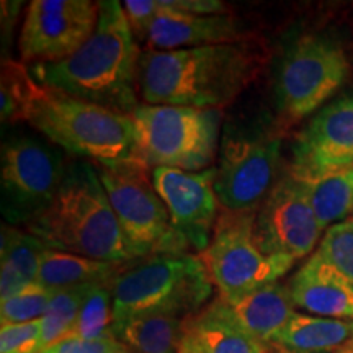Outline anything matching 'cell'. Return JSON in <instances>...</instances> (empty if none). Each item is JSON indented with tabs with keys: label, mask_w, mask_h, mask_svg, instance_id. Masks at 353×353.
<instances>
[{
	"label": "cell",
	"mask_w": 353,
	"mask_h": 353,
	"mask_svg": "<svg viewBox=\"0 0 353 353\" xmlns=\"http://www.w3.org/2000/svg\"><path fill=\"white\" fill-rule=\"evenodd\" d=\"M263 63L262 46L252 37L188 50H148L139 57V94L148 105L223 108L259 77Z\"/></svg>",
	"instance_id": "obj_1"
},
{
	"label": "cell",
	"mask_w": 353,
	"mask_h": 353,
	"mask_svg": "<svg viewBox=\"0 0 353 353\" xmlns=\"http://www.w3.org/2000/svg\"><path fill=\"white\" fill-rule=\"evenodd\" d=\"M99 23L92 37L68 59L33 64L38 83L57 94L131 114L138 105L139 50L123 3L99 2Z\"/></svg>",
	"instance_id": "obj_2"
},
{
	"label": "cell",
	"mask_w": 353,
	"mask_h": 353,
	"mask_svg": "<svg viewBox=\"0 0 353 353\" xmlns=\"http://www.w3.org/2000/svg\"><path fill=\"white\" fill-rule=\"evenodd\" d=\"M25 229L59 252L113 263L141 260L128 244L94 162L69 164L54 201Z\"/></svg>",
	"instance_id": "obj_3"
},
{
	"label": "cell",
	"mask_w": 353,
	"mask_h": 353,
	"mask_svg": "<svg viewBox=\"0 0 353 353\" xmlns=\"http://www.w3.org/2000/svg\"><path fill=\"white\" fill-rule=\"evenodd\" d=\"M213 281L200 255L164 254L128 263L112 283L114 325L143 314L187 319L206 306Z\"/></svg>",
	"instance_id": "obj_4"
},
{
	"label": "cell",
	"mask_w": 353,
	"mask_h": 353,
	"mask_svg": "<svg viewBox=\"0 0 353 353\" xmlns=\"http://www.w3.org/2000/svg\"><path fill=\"white\" fill-rule=\"evenodd\" d=\"M26 121L51 143L94 164H112L134 156L131 114L57 94L46 87Z\"/></svg>",
	"instance_id": "obj_5"
},
{
	"label": "cell",
	"mask_w": 353,
	"mask_h": 353,
	"mask_svg": "<svg viewBox=\"0 0 353 353\" xmlns=\"http://www.w3.org/2000/svg\"><path fill=\"white\" fill-rule=\"evenodd\" d=\"M95 167L128 244L138 259L190 252L188 242L175 229L157 193L151 167L134 156Z\"/></svg>",
	"instance_id": "obj_6"
},
{
	"label": "cell",
	"mask_w": 353,
	"mask_h": 353,
	"mask_svg": "<svg viewBox=\"0 0 353 353\" xmlns=\"http://www.w3.org/2000/svg\"><path fill=\"white\" fill-rule=\"evenodd\" d=\"M211 112L170 105H139L131 113L134 157L154 169H211L216 159V128Z\"/></svg>",
	"instance_id": "obj_7"
},
{
	"label": "cell",
	"mask_w": 353,
	"mask_h": 353,
	"mask_svg": "<svg viewBox=\"0 0 353 353\" xmlns=\"http://www.w3.org/2000/svg\"><path fill=\"white\" fill-rule=\"evenodd\" d=\"M255 211L223 210L210 245L200 257L219 298L232 303L265 285L276 283L296 260L272 257L260 249L255 236Z\"/></svg>",
	"instance_id": "obj_8"
},
{
	"label": "cell",
	"mask_w": 353,
	"mask_h": 353,
	"mask_svg": "<svg viewBox=\"0 0 353 353\" xmlns=\"http://www.w3.org/2000/svg\"><path fill=\"white\" fill-rule=\"evenodd\" d=\"M348 70L339 43L317 34L298 38L285 51L276 70L278 112L288 121L309 117L343 85Z\"/></svg>",
	"instance_id": "obj_9"
},
{
	"label": "cell",
	"mask_w": 353,
	"mask_h": 353,
	"mask_svg": "<svg viewBox=\"0 0 353 353\" xmlns=\"http://www.w3.org/2000/svg\"><path fill=\"white\" fill-rule=\"evenodd\" d=\"M68 165L59 154L28 136L6 141L0 152V208L7 223L26 228L50 208Z\"/></svg>",
	"instance_id": "obj_10"
},
{
	"label": "cell",
	"mask_w": 353,
	"mask_h": 353,
	"mask_svg": "<svg viewBox=\"0 0 353 353\" xmlns=\"http://www.w3.org/2000/svg\"><path fill=\"white\" fill-rule=\"evenodd\" d=\"M281 139L263 130H226L216 165L214 190L226 211L244 213L262 206L272 192Z\"/></svg>",
	"instance_id": "obj_11"
},
{
	"label": "cell",
	"mask_w": 353,
	"mask_h": 353,
	"mask_svg": "<svg viewBox=\"0 0 353 353\" xmlns=\"http://www.w3.org/2000/svg\"><path fill=\"white\" fill-rule=\"evenodd\" d=\"M99 13V2L92 0H33L19 39L23 63L68 59L95 32Z\"/></svg>",
	"instance_id": "obj_12"
},
{
	"label": "cell",
	"mask_w": 353,
	"mask_h": 353,
	"mask_svg": "<svg viewBox=\"0 0 353 353\" xmlns=\"http://www.w3.org/2000/svg\"><path fill=\"white\" fill-rule=\"evenodd\" d=\"M321 234L306 183L291 174L278 180L255 214L260 249L272 257L298 260L312 252Z\"/></svg>",
	"instance_id": "obj_13"
},
{
	"label": "cell",
	"mask_w": 353,
	"mask_h": 353,
	"mask_svg": "<svg viewBox=\"0 0 353 353\" xmlns=\"http://www.w3.org/2000/svg\"><path fill=\"white\" fill-rule=\"evenodd\" d=\"M291 175L299 180L353 170V95L321 108L296 136Z\"/></svg>",
	"instance_id": "obj_14"
},
{
	"label": "cell",
	"mask_w": 353,
	"mask_h": 353,
	"mask_svg": "<svg viewBox=\"0 0 353 353\" xmlns=\"http://www.w3.org/2000/svg\"><path fill=\"white\" fill-rule=\"evenodd\" d=\"M216 167L185 172L169 167L152 169L157 193L169 210L172 223L195 252H205L218 223L219 200L214 190Z\"/></svg>",
	"instance_id": "obj_15"
},
{
	"label": "cell",
	"mask_w": 353,
	"mask_h": 353,
	"mask_svg": "<svg viewBox=\"0 0 353 353\" xmlns=\"http://www.w3.org/2000/svg\"><path fill=\"white\" fill-rule=\"evenodd\" d=\"M159 6L161 8L144 37L152 51L188 50L249 38L239 19L229 13L193 15L167 7L164 0H159Z\"/></svg>",
	"instance_id": "obj_16"
},
{
	"label": "cell",
	"mask_w": 353,
	"mask_h": 353,
	"mask_svg": "<svg viewBox=\"0 0 353 353\" xmlns=\"http://www.w3.org/2000/svg\"><path fill=\"white\" fill-rule=\"evenodd\" d=\"M286 286L296 307L319 317L353 321V285L317 252Z\"/></svg>",
	"instance_id": "obj_17"
},
{
	"label": "cell",
	"mask_w": 353,
	"mask_h": 353,
	"mask_svg": "<svg viewBox=\"0 0 353 353\" xmlns=\"http://www.w3.org/2000/svg\"><path fill=\"white\" fill-rule=\"evenodd\" d=\"M185 335L201 353H272L219 296L185 319Z\"/></svg>",
	"instance_id": "obj_18"
},
{
	"label": "cell",
	"mask_w": 353,
	"mask_h": 353,
	"mask_svg": "<svg viewBox=\"0 0 353 353\" xmlns=\"http://www.w3.org/2000/svg\"><path fill=\"white\" fill-rule=\"evenodd\" d=\"M229 306L247 330L267 345L275 343L278 335L296 312L288 286L278 281L229 303Z\"/></svg>",
	"instance_id": "obj_19"
},
{
	"label": "cell",
	"mask_w": 353,
	"mask_h": 353,
	"mask_svg": "<svg viewBox=\"0 0 353 353\" xmlns=\"http://www.w3.org/2000/svg\"><path fill=\"white\" fill-rule=\"evenodd\" d=\"M352 337L353 321L294 312L273 347H281L291 353H339L347 350Z\"/></svg>",
	"instance_id": "obj_20"
},
{
	"label": "cell",
	"mask_w": 353,
	"mask_h": 353,
	"mask_svg": "<svg viewBox=\"0 0 353 353\" xmlns=\"http://www.w3.org/2000/svg\"><path fill=\"white\" fill-rule=\"evenodd\" d=\"M126 265L48 249L41 257L37 283L51 291L82 285H112Z\"/></svg>",
	"instance_id": "obj_21"
},
{
	"label": "cell",
	"mask_w": 353,
	"mask_h": 353,
	"mask_svg": "<svg viewBox=\"0 0 353 353\" xmlns=\"http://www.w3.org/2000/svg\"><path fill=\"white\" fill-rule=\"evenodd\" d=\"M185 319L169 314H143L114 325V339L136 353H179Z\"/></svg>",
	"instance_id": "obj_22"
},
{
	"label": "cell",
	"mask_w": 353,
	"mask_h": 353,
	"mask_svg": "<svg viewBox=\"0 0 353 353\" xmlns=\"http://www.w3.org/2000/svg\"><path fill=\"white\" fill-rule=\"evenodd\" d=\"M303 182L322 231L345 221L353 211V170Z\"/></svg>",
	"instance_id": "obj_23"
},
{
	"label": "cell",
	"mask_w": 353,
	"mask_h": 353,
	"mask_svg": "<svg viewBox=\"0 0 353 353\" xmlns=\"http://www.w3.org/2000/svg\"><path fill=\"white\" fill-rule=\"evenodd\" d=\"M0 81V118L2 123L26 121L43 94V85L33 77L23 63L13 59L2 61Z\"/></svg>",
	"instance_id": "obj_24"
},
{
	"label": "cell",
	"mask_w": 353,
	"mask_h": 353,
	"mask_svg": "<svg viewBox=\"0 0 353 353\" xmlns=\"http://www.w3.org/2000/svg\"><path fill=\"white\" fill-rule=\"evenodd\" d=\"M69 337H77L82 341L114 339L112 285L88 286Z\"/></svg>",
	"instance_id": "obj_25"
},
{
	"label": "cell",
	"mask_w": 353,
	"mask_h": 353,
	"mask_svg": "<svg viewBox=\"0 0 353 353\" xmlns=\"http://www.w3.org/2000/svg\"><path fill=\"white\" fill-rule=\"evenodd\" d=\"M90 285L72 286V288L52 291L46 312L41 317V352L52 343L69 337L76 324L82 299Z\"/></svg>",
	"instance_id": "obj_26"
},
{
	"label": "cell",
	"mask_w": 353,
	"mask_h": 353,
	"mask_svg": "<svg viewBox=\"0 0 353 353\" xmlns=\"http://www.w3.org/2000/svg\"><path fill=\"white\" fill-rule=\"evenodd\" d=\"M48 247L28 231L15 226H2V244L0 259H6L17 272L25 278L26 283H37L41 257Z\"/></svg>",
	"instance_id": "obj_27"
},
{
	"label": "cell",
	"mask_w": 353,
	"mask_h": 353,
	"mask_svg": "<svg viewBox=\"0 0 353 353\" xmlns=\"http://www.w3.org/2000/svg\"><path fill=\"white\" fill-rule=\"evenodd\" d=\"M316 252L353 285V218L330 226Z\"/></svg>",
	"instance_id": "obj_28"
},
{
	"label": "cell",
	"mask_w": 353,
	"mask_h": 353,
	"mask_svg": "<svg viewBox=\"0 0 353 353\" xmlns=\"http://www.w3.org/2000/svg\"><path fill=\"white\" fill-rule=\"evenodd\" d=\"M51 296L52 291L39 283L26 286L15 296L0 303V322L6 325L39 321L50 306Z\"/></svg>",
	"instance_id": "obj_29"
},
{
	"label": "cell",
	"mask_w": 353,
	"mask_h": 353,
	"mask_svg": "<svg viewBox=\"0 0 353 353\" xmlns=\"http://www.w3.org/2000/svg\"><path fill=\"white\" fill-rule=\"evenodd\" d=\"M0 353H41V321L2 325Z\"/></svg>",
	"instance_id": "obj_30"
},
{
	"label": "cell",
	"mask_w": 353,
	"mask_h": 353,
	"mask_svg": "<svg viewBox=\"0 0 353 353\" xmlns=\"http://www.w3.org/2000/svg\"><path fill=\"white\" fill-rule=\"evenodd\" d=\"M130 350L118 339L107 341H82L77 337H65L63 341L52 343L41 353H125Z\"/></svg>",
	"instance_id": "obj_31"
},
{
	"label": "cell",
	"mask_w": 353,
	"mask_h": 353,
	"mask_svg": "<svg viewBox=\"0 0 353 353\" xmlns=\"http://www.w3.org/2000/svg\"><path fill=\"white\" fill-rule=\"evenodd\" d=\"M123 8H125L134 38L144 39L149 25L157 15L161 6H159V0H126L123 2Z\"/></svg>",
	"instance_id": "obj_32"
},
{
	"label": "cell",
	"mask_w": 353,
	"mask_h": 353,
	"mask_svg": "<svg viewBox=\"0 0 353 353\" xmlns=\"http://www.w3.org/2000/svg\"><path fill=\"white\" fill-rule=\"evenodd\" d=\"M167 7L175 10L193 13V15H224L228 12L226 3L219 0H164Z\"/></svg>",
	"instance_id": "obj_33"
},
{
	"label": "cell",
	"mask_w": 353,
	"mask_h": 353,
	"mask_svg": "<svg viewBox=\"0 0 353 353\" xmlns=\"http://www.w3.org/2000/svg\"><path fill=\"white\" fill-rule=\"evenodd\" d=\"M26 286H30V283H26L25 278L13 268V265L6 259H0V301L15 296Z\"/></svg>",
	"instance_id": "obj_34"
},
{
	"label": "cell",
	"mask_w": 353,
	"mask_h": 353,
	"mask_svg": "<svg viewBox=\"0 0 353 353\" xmlns=\"http://www.w3.org/2000/svg\"><path fill=\"white\" fill-rule=\"evenodd\" d=\"M179 353H201V352L198 350L195 343L190 341L187 335H183V341H182V345H180Z\"/></svg>",
	"instance_id": "obj_35"
},
{
	"label": "cell",
	"mask_w": 353,
	"mask_h": 353,
	"mask_svg": "<svg viewBox=\"0 0 353 353\" xmlns=\"http://www.w3.org/2000/svg\"><path fill=\"white\" fill-rule=\"evenodd\" d=\"M273 350H275V353H291V352L285 350V348H281V347H275V348H273Z\"/></svg>",
	"instance_id": "obj_36"
},
{
	"label": "cell",
	"mask_w": 353,
	"mask_h": 353,
	"mask_svg": "<svg viewBox=\"0 0 353 353\" xmlns=\"http://www.w3.org/2000/svg\"><path fill=\"white\" fill-rule=\"evenodd\" d=\"M347 350H353V337H352V342H350V345H348Z\"/></svg>",
	"instance_id": "obj_37"
},
{
	"label": "cell",
	"mask_w": 353,
	"mask_h": 353,
	"mask_svg": "<svg viewBox=\"0 0 353 353\" xmlns=\"http://www.w3.org/2000/svg\"><path fill=\"white\" fill-rule=\"evenodd\" d=\"M339 353H353V350H342V352H339Z\"/></svg>",
	"instance_id": "obj_38"
},
{
	"label": "cell",
	"mask_w": 353,
	"mask_h": 353,
	"mask_svg": "<svg viewBox=\"0 0 353 353\" xmlns=\"http://www.w3.org/2000/svg\"><path fill=\"white\" fill-rule=\"evenodd\" d=\"M125 353H136V352H132V350H128V352H125Z\"/></svg>",
	"instance_id": "obj_39"
}]
</instances>
